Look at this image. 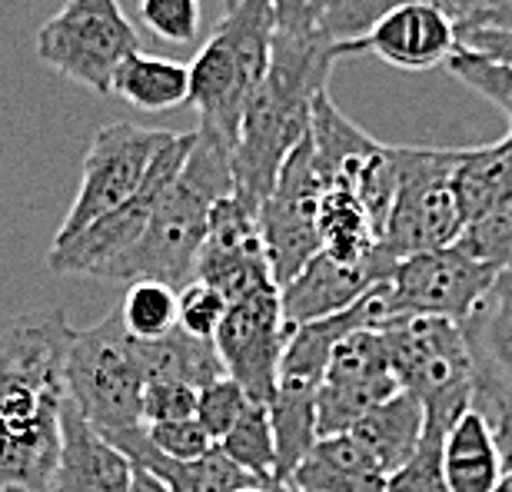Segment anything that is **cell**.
I'll list each match as a JSON object with an SVG mask.
<instances>
[{
	"mask_svg": "<svg viewBox=\"0 0 512 492\" xmlns=\"http://www.w3.org/2000/svg\"><path fill=\"white\" fill-rule=\"evenodd\" d=\"M220 449L230 463H237L250 479H256V483L280 489V483H276L280 459H276L273 423H270V409L263 403L247 406V413H243L240 423L230 429L227 439L220 443Z\"/></svg>",
	"mask_w": 512,
	"mask_h": 492,
	"instance_id": "29",
	"label": "cell"
},
{
	"mask_svg": "<svg viewBox=\"0 0 512 492\" xmlns=\"http://www.w3.org/2000/svg\"><path fill=\"white\" fill-rule=\"evenodd\" d=\"M273 34V0H240L223 14L190 64L187 104L197 107L200 127L237 143L243 110L270 67Z\"/></svg>",
	"mask_w": 512,
	"mask_h": 492,
	"instance_id": "3",
	"label": "cell"
},
{
	"mask_svg": "<svg viewBox=\"0 0 512 492\" xmlns=\"http://www.w3.org/2000/svg\"><path fill=\"white\" fill-rule=\"evenodd\" d=\"M127 333L137 343H157L177 330V290L157 280H137L127 286L120 300Z\"/></svg>",
	"mask_w": 512,
	"mask_h": 492,
	"instance_id": "31",
	"label": "cell"
},
{
	"mask_svg": "<svg viewBox=\"0 0 512 492\" xmlns=\"http://www.w3.org/2000/svg\"><path fill=\"white\" fill-rule=\"evenodd\" d=\"M463 336L473 360V409L483 416L512 413V273H499L466 316Z\"/></svg>",
	"mask_w": 512,
	"mask_h": 492,
	"instance_id": "18",
	"label": "cell"
},
{
	"mask_svg": "<svg viewBox=\"0 0 512 492\" xmlns=\"http://www.w3.org/2000/svg\"><path fill=\"white\" fill-rule=\"evenodd\" d=\"M250 403L253 399L247 396V389H243L237 379L223 376V379H217V383H210L207 389H200L197 423L207 429V436L220 446L230 429L240 423V416L247 413Z\"/></svg>",
	"mask_w": 512,
	"mask_h": 492,
	"instance_id": "34",
	"label": "cell"
},
{
	"mask_svg": "<svg viewBox=\"0 0 512 492\" xmlns=\"http://www.w3.org/2000/svg\"><path fill=\"white\" fill-rule=\"evenodd\" d=\"M459 47L493 64L512 67V30H469L459 34Z\"/></svg>",
	"mask_w": 512,
	"mask_h": 492,
	"instance_id": "40",
	"label": "cell"
},
{
	"mask_svg": "<svg viewBox=\"0 0 512 492\" xmlns=\"http://www.w3.org/2000/svg\"><path fill=\"white\" fill-rule=\"evenodd\" d=\"M459 246L499 273H512V203L463 230Z\"/></svg>",
	"mask_w": 512,
	"mask_h": 492,
	"instance_id": "36",
	"label": "cell"
},
{
	"mask_svg": "<svg viewBox=\"0 0 512 492\" xmlns=\"http://www.w3.org/2000/svg\"><path fill=\"white\" fill-rule=\"evenodd\" d=\"M389 476L353 433L316 439L283 492H386Z\"/></svg>",
	"mask_w": 512,
	"mask_h": 492,
	"instance_id": "22",
	"label": "cell"
},
{
	"mask_svg": "<svg viewBox=\"0 0 512 492\" xmlns=\"http://www.w3.org/2000/svg\"><path fill=\"white\" fill-rule=\"evenodd\" d=\"M133 459L114 446L80 409H60V459L50 492H130Z\"/></svg>",
	"mask_w": 512,
	"mask_h": 492,
	"instance_id": "20",
	"label": "cell"
},
{
	"mask_svg": "<svg viewBox=\"0 0 512 492\" xmlns=\"http://www.w3.org/2000/svg\"><path fill=\"white\" fill-rule=\"evenodd\" d=\"M393 266L396 263L383 250L366 263H340L320 250L303 266L300 276L280 290L286 330L350 310L363 293H370L376 283L389 280Z\"/></svg>",
	"mask_w": 512,
	"mask_h": 492,
	"instance_id": "19",
	"label": "cell"
},
{
	"mask_svg": "<svg viewBox=\"0 0 512 492\" xmlns=\"http://www.w3.org/2000/svg\"><path fill=\"white\" fill-rule=\"evenodd\" d=\"M469 30H512V0H476L459 34H469Z\"/></svg>",
	"mask_w": 512,
	"mask_h": 492,
	"instance_id": "41",
	"label": "cell"
},
{
	"mask_svg": "<svg viewBox=\"0 0 512 492\" xmlns=\"http://www.w3.org/2000/svg\"><path fill=\"white\" fill-rule=\"evenodd\" d=\"M173 130H147L137 123H107L94 133L90 150L84 157V173H80L77 197L70 203L64 223L50 246L74 240L90 223L124 207L130 197H137L147 173L157 160L163 143Z\"/></svg>",
	"mask_w": 512,
	"mask_h": 492,
	"instance_id": "8",
	"label": "cell"
},
{
	"mask_svg": "<svg viewBox=\"0 0 512 492\" xmlns=\"http://www.w3.org/2000/svg\"><path fill=\"white\" fill-rule=\"evenodd\" d=\"M140 50V34L120 0H67L37 30V57L54 74L107 97L114 74Z\"/></svg>",
	"mask_w": 512,
	"mask_h": 492,
	"instance_id": "6",
	"label": "cell"
},
{
	"mask_svg": "<svg viewBox=\"0 0 512 492\" xmlns=\"http://www.w3.org/2000/svg\"><path fill=\"white\" fill-rule=\"evenodd\" d=\"M140 17L153 37L167 44H193L203 27L200 0H140Z\"/></svg>",
	"mask_w": 512,
	"mask_h": 492,
	"instance_id": "35",
	"label": "cell"
},
{
	"mask_svg": "<svg viewBox=\"0 0 512 492\" xmlns=\"http://www.w3.org/2000/svg\"><path fill=\"white\" fill-rule=\"evenodd\" d=\"M147 436L157 453L167 459H180V463H190V459L207 456L210 449H217V443L207 436V429L193 419H177V423H153L147 426Z\"/></svg>",
	"mask_w": 512,
	"mask_h": 492,
	"instance_id": "37",
	"label": "cell"
},
{
	"mask_svg": "<svg viewBox=\"0 0 512 492\" xmlns=\"http://www.w3.org/2000/svg\"><path fill=\"white\" fill-rule=\"evenodd\" d=\"M446 70L459 80V84H466L473 90V94L486 97L489 104L503 110L509 117V127H512V67L493 64V60H483L463 47H456L453 57L446 60Z\"/></svg>",
	"mask_w": 512,
	"mask_h": 492,
	"instance_id": "32",
	"label": "cell"
},
{
	"mask_svg": "<svg viewBox=\"0 0 512 492\" xmlns=\"http://www.w3.org/2000/svg\"><path fill=\"white\" fill-rule=\"evenodd\" d=\"M446 492H493L503 483V456L496 433L479 409L469 406L456 419L443 446Z\"/></svg>",
	"mask_w": 512,
	"mask_h": 492,
	"instance_id": "23",
	"label": "cell"
},
{
	"mask_svg": "<svg viewBox=\"0 0 512 492\" xmlns=\"http://www.w3.org/2000/svg\"><path fill=\"white\" fill-rule=\"evenodd\" d=\"M230 300L213 286L193 280L177 293V326L193 340L213 343V336L220 333L223 320H227Z\"/></svg>",
	"mask_w": 512,
	"mask_h": 492,
	"instance_id": "33",
	"label": "cell"
},
{
	"mask_svg": "<svg viewBox=\"0 0 512 492\" xmlns=\"http://www.w3.org/2000/svg\"><path fill=\"white\" fill-rule=\"evenodd\" d=\"M140 353H143L147 386L150 383H187L193 389H207L210 383L227 376L217 346L207 340H193L180 326L157 343H140Z\"/></svg>",
	"mask_w": 512,
	"mask_h": 492,
	"instance_id": "28",
	"label": "cell"
},
{
	"mask_svg": "<svg viewBox=\"0 0 512 492\" xmlns=\"http://www.w3.org/2000/svg\"><path fill=\"white\" fill-rule=\"evenodd\" d=\"M496 276L499 270L476 260L459 243L446 250L406 256L386 280V313L389 320L439 316V320L463 323L489 293Z\"/></svg>",
	"mask_w": 512,
	"mask_h": 492,
	"instance_id": "10",
	"label": "cell"
},
{
	"mask_svg": "<svg viewBox=\"0 0 512 492\" xmlns=\"http://www.w3.org/2000/svg\"><path fill=\"white\" fill-rule=\"evenodd\" d=\"M200 389L187 383H150L143 389V426L177 423V419L197 416Z\"/></svg>",
	"mask_w": 512,
	"mask_h": 492,
	"instance_id": "38",
	"label": "cell"
},
{
	"mask_svg": "<svg viewBox=\"0 0 512 492\" xmlns=\"http://www.w3.org/2000/svg\"><path fill=\"white\" fill-rule=\"evenodd\" d=\"M399 393L380 330H360L336 346L316 389V429L340 436L360 423L373 406Z\"/></svg>",
	"mask_w": 512,
	"mask_h": 492,
	"instance_id": "13",
	"label": "cell"
},
{
	"mask_svg": "<svg viewBox=\"0 0 512 492\" xmlns=\"http://www.w3.org/2000/svg\"><path fill=\"white\" fill-rule=\"evenodd\" d=\"M110 443L120 446L133 459V466H140L143 473H150L153 479H160L170 492H237L247 486H263L250 479L237 463H230L223 456V449H210L207 456L180 463V459H167L157 453L147 436V426L130 429V433L110 436Z\"/></svg>",
	"mask_w": 512,
	"mask_h": 492,
	"instance_id": "21",
	"label": "cell"
},
{
	"mask_svg": "<svg viewBox=\"0 0 512 492\" xmlns=\"http://www.w3.org/2000/svg\"><path fill=\"white\" fill-rule=\"evenodd\" d=\"M320 203L323 180L313 167L310 133L286 157L273 193L260 207V237L266 246L276 286L293 283L306 263L313 260L320 246Z\"/></svg>",
	"mask_w": 512,
	"mask_h": 492,
	"instance_id": "11",
	"label": "cell"
},
{
	"mask_svg": "<svg viewBox=\"0 0 512 492\" xmlns=\"http://www.w3.org/2000/svg\"><path fill=\"white\" fill-rule=\"evenodd\" d=\"M459 47L456 27L433 4H406L389 10L363 37L333 44V57H380L399 70H436L446 67Z\"/></svg>",
	"mask_w": 512,
	"mask_h": 492,
	"instance_id": "17",
	"label": "cell"
},
{
	"mask_svg": "<svg viewBox=\"0 0 512 492\" xmlns=\"http://www.w3.org/2000/svg\"><path fill=\"white\" fill-rule=\"evenodd\" d=\"M493 492H512V479H506V476H503V483H499Z\"/></svg>",
	"mask_w": 512,
	"mask_h": 492,
	"instance_id": "45",
	"label": "cell"
},
{
	"mask_svg": "<svg viewBox=\"0 0 512 492\" xmlns=\"http://www.w3.org/2000/svg\"><path fill=\"white\" fill-rule=\"evenodd\" d=\"M426 409L413 393H399L386 403L373 406L350 433L360 439L363 449L380 463L383 473L393 479L409 459H413L419 439H423Z\"/></svg>",
	"mask_w": 512,
	"mask_h": 492,
	"instance_id": "25",
	"label": "cell"
},
{
	"mask_svg": "<svg viewBox=\"0 0 512 492\" xmlns=\"http://www.w3.org/2000/svg\"><path fill=\"white\" fill-rule=\"evenodd\" d=\"M286 340H290V330L283 323L280 290L270 286V290H256L230 303L227 320L213 336V346L227 376L247 389L253 403L266 406L276 393Z\"/></svg>",
	"mask_w": 512,
	"mask_h": 492,
	"instance_id": "14",
	"label": "cell"
},
{
	"mask_svg": "<svg viewBox=\"0 0 512 492\" xmlns=\"http://www.w3.org/2000/svg\"><path fill=\"white\" fill-rule=\"evenodd\" d=\"M193 140H197V130L170 133V140L160 147L147 180H143V187L137 190V197H130L124 207H117L114 213L90 223L74 240L50 246V256H47L50 270L60 276H94V280H100V276L143 237L160 197L167 193L170 183L180 177L183 163H187L193 150Z\"/></svg>",
	"mask_w": 512,
	"mask_h": 492,
	"instance_id": "9",
	"label": "cell"
},
{
	"mask_svg": "<svg viewBox=\"0 0 512 492\" xmlns=\"http://www.w3.org/2000/svg\"><path fill=\"white\" fill-rule=\"evenodd\" d=\"M237 492H280V489H273V486H247V489H237Z\"/></svg>",
	"mask_w": 512,
	"mask_h": 492,
	"instance_id": "44",
	"label": "cell"
},
{
	"mask_svg": "<svg viewBox=\"0 0 512 492\" xmlns=\"http://www.w3.org/2000/svg\"><path fill=\"white\" fill-rule=\"evenodd\" d=\"M130 492H170V489L163 486L160 479H153L150 473H143V469L137 466V469H133V483H130Z\"/></svg>",
	"mask_w": 512,
	"mask_h": 492,
	"instance_id": "43",
	"label": "cell"
},
{
	"mask_svg": "<svg viewBox=\"0 0 512 492\" xmlns=\"http://www.w3.org/2000/svg\"><path fill=\"white\" fill-rule=\"evenodd\" d=\"M110 94H117L130 107L147 110V114H163V110L190 100V67L170 57L133 50L117 67Z\"/></svg>",
	"mask_w": 512,
	"mask_h": 492,
	"instance_id": "26",
	"label": "cell"
},
{
	"mask_svg": "<svg viewBox=\"0 0 512 492\" xmlns=\"http://www.w3.org/2000/svg\"><path fill=\"white\" fill-rule=\"evenodd\" d=\"M330 7L333 0H273L276 34H323V20Z\"/></svg>",
	"mask_w": 512,
	"mask_h": 492,
	"instance_id": "39",
	"label": "cell"
},
{
	"mask_svg": "<svg viewBox=\"0 0 512 492\" xmlns=\"http://www.w3.org/2000/svg\"><path fill=\"white\" fill-rule=\"evenodd\" d=\"M380 333L403 393H413L423 409H469L473 360H469L463 326L439 316H406V320H389Z\"/></svg>",
	"mask_w": 512,
	"mask_h": 492,
	"instance_id": "7",
	"label": "cell"
},
{
	"mask_svg": "<svg viewBox=\"0 0 512 492\" xmlns=\"http://www.w3.org/2000/svg\"><path fill=\"white\" fill-rule=\"evenodd\" d=\"M233 193V143L197 127V140L180 177L160 197L143 237L100 276L110 283L157 280L183 290L197 280L200 250L207 243L210 210Z\"/></svg>",
	"mask_w": 512,
	"mask_h": 492,
	"instance_id": "2",
	"label": "cell"
},
{
	"mask_svg": "<svg viewBox=\"0 0 512 492\" xmlns=\"http://www.w3.org/2000/svg\"><path fill=\"white\" fill-rule=\"evenodd\" d=\"M463 147H393L396 197L380 230V250L393 263L416 253L446 250L466 230L453 193Z\"/></svg>",
	"mask_w": 512,
	"mask_h": 492,
	"instance_id": "5",
	"label": "cell"
},
{
	"mask_svg": "<svg viewBox=\"0 0 512 492\" xmlns=\"http://www.w3.org/2000/svg\"><path fill=\"white\" fill-rule=\"evenodd\" d=\"M336 67L326 34H273L270 67L243 110L233 143V197L260 210L276 187L286 157L310 133L313 104L326 94Z\"/></svg>",
	"mask_w": 512,
	"mask_h": 492,
	"instance_id": "1",
	"label": "cell"
},
{
	"mask_svg": "<svg viewBox=\"0 0 512 492\" xmlns=\"http://www.w3.org/2000/svg\"><path fill=\"white\" fill-rule=\"evenodd\" d=\"M463 413L466 409H453V406H429L426 409L423 439H419L413 459L389 479L386 492H446L443 446H446L449 429H453V423Z\"/></svg>",
	"mask_w": 512,
	"mask_h": 492,
	"instance_id": "30",
	"label": "cell"
},
{
	"mask_svg": "<svg viewBox=\"0 0 512 492\" xmlns=\"http://www.w3.org/2000/svg\"><path fill=\"white\" fill-rule=\"evenodd\" d=\"M453 193L466 227L512 203V127L499 143L463 147L453 170Z\"/></svg>",
	"mask_w": 512,
	"mask_h": 492,
	"instance_id": "24",
	"label": "cell"
},
{
	"mask_svg": "<svg viewBox=\"0 0 512 492\" xmlns=\"http://www.w3.org/2000/svg\"><path fill=\"white\" fill-rule=\"evenodd\" d=\"M64 379L67 399L107 439L143 426V353L117 306L100 323L74 330Z\"/></svg>",
	"mask_w": 512,
	"mask_h": 492,
	"instance_id": "4",
	"label": "cell"
},
{
	"mask_svg": "<svg viewBox=\"0 0 512 492\" xmlns=\"http://www.w3.org/2000/svg\"><path fill=\"white\" fill-rule=\"evenodd\" d=\"M316 389L320 386L296 383V379H276V393L266 403L276 439V459H280V473H276L280 492L286 489V479L293 476V469L310 456V449L320 439V429H316Z\"/></svg>",
	"mask_w": 512,
	"mask_h": 492,
	"instance_id": "27",
	"label": "cell"
},
{
	"mask_svg": "<svg viewBox=\"0 0 512 492\" xmlns=\"http://www.w3.org/2000/svg\"><path fill=\"white\" fill-rule=\"evenodd\" d=\"M220 4H223V10H233V7L240 4V0H220Z\"/></svg>",
	"mask_w": 512,
	"mask_h": 492,
	"instance_id": "46",
	"label": "cell"
},
{
	"mask_svg": "<svg viewBox=\"0 0 512 492\" xmlns=\"http://www.w3.org/2000/svg\"><path fill=\"white\" fill-rule=\"evenodd\" d=\"M486 419L496 433L499 456H503V476L512 479V413H496V416H486Z\"/></svg>",
	"mask_w": 512,
	"mask_h": 492,
	"instance_id": "42",
	"label": "cell"
},
{
	"mask_svg": "<svg viewBox=\"0 0 512 492\" xmlns=\"http://www.w3.org/2000/svg\"><path fill=\"white\" fill-rule=\"evenodd\" d=\"M197 280L220 290L230 303L276 286L260 237V210H253L233 193L210 210V230L200 250Z\"/></svg>",
	"mask_w": 512,
	"mask_h": 492,
	"instance_id": "15",
	"label": "cell"
},
{
	"mask_svg": "<svg viewBox=\"0 0 512 492\" xmlns=\"http://www.w3.org/2000/svg\"><path fill=\"white\" fill-rule=\"evenodd\" d=\"M64 399L67 389H10L0 396V492H50Z\"/></svg>",
	"mask_w": 512,
	"mask_h": 492,
	"instance_id": "12",
	"label": "cell"
},
{
	"mask_svg": "<svg viewBox=\"0 0 512 492\" xmlns=\"http://www.w3.org/2000/svg\"><path fill=\"white\" fill-rule=\"evenodd\" d=\"M70 340L74 326L60 306L0 316V396L10 389H67Z\"/></svg>",
	"mask_w": 512,
	"mask_h": 492,
	"instance_id": "16",
	"label": "cell"
}]
</instances>
